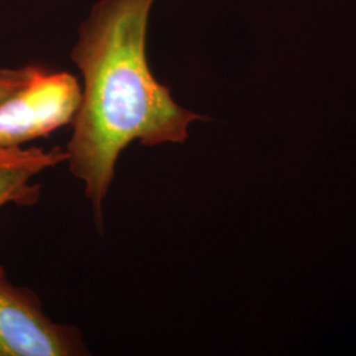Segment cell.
<instances>
[{
	"label": "cell",
	"instance_id": "3",
	"mask_svg": "<svg viewBox=\"0 0 356 356\" xmlns=\"http://www.w3.org/2000/svg\"><path fill=\"white\" fill-rule=\"evenodd\" d=\"M81 331L56 323L38 294L16 286L0 266V356L88 355Z\"/></svg>",
	"mask_w": 356,
	"mask_h": 356
},
{
	"label": "cell",
	"instance_id": "4",
	"mask_svg": "<svg viewBox=\"0 0 356 356\" xmlns=\"http://www.w3.org/2000/svg\"><path fill=\"white\" fill-rule=\"evenodd\" d=\"M64 161H67V152L60 147L51 151L36 147H0V207L38 204L41 185L33 184L32 179Z\"/></svg>",
	"mask_w": 356,
	"mask_h": 356
},
{
	"label": "cell",
	"instance_id": "2",
	"mask_svg": "<svg viewBox=\"0 0 356 356\" xmlns=\"http://www.w3.org/2000/svg\"><path fill=\"white\" fill-rule=\"evenodd\" d=\"M81 94L76 76L35 66L26 85L0 103V147H22L72 124Z\"/></svg>",
	"mask_w": 356,
	"mask_h": 356
},
{
	"label": "cell",
	"instance_id": "1",
	"mask_svg": "<svg viewBox=\"0 0 356 356\" xmlns=\"http://www.w3.org/2000/svg\"><path fill=\"white\" fill-rule=\"evenodd\" d=\"M156 0H99L79 26L72 60L83 76L81 103L67 143L70 172L85 182L95 223L118 157L134 141L144 147L185 143L189 126L209 120L181 107L151 72L148 17Z\"/></svg>",
	"mask_w": 356,
	"mask_h": 356
},
{
	"label": "cell",
	"instance_id": "5",
	"mask_svg": "<svg viewBox=\"0 0 356 356\" xmlns=\"http://www.w3.org/2000/svg\"><path fill=\"white\" fill-rule=\"evenodd\" d=\"M36 65L24 67H1L0 69V103L13 95L16 90L24 86L32 76Z\"/></svg>",
	"mask_w": 356,
	"mask_h": 356
}]
</instances>
